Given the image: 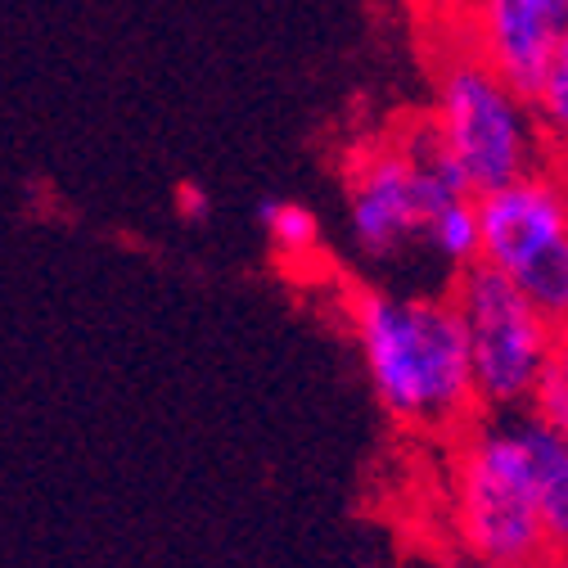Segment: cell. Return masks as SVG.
Wrapping results in <instances>:
<instances>
[{
  "instance_id": "6da1fadb",
  "label": "cell",
  "mask_w": 568,
  "mask_h": 568,
  "mask_svg": "<svg viewBox=\"0 0 568 568\" xmlns=\"http://www.w3.org/2000/svg\"><path fill=\"white\" fill-rule=\"evenodd\" d=\"M352 338L388 419L424 438H460L483 415L460 316L447 294L357 290L347 298Z\"/></svg>"
},
{
  "instance_id": "7a4b0ae2",
  "label": "cell",
  "mask_w": 568,
  "mask_h": 568,
  "mask_svg": "<svg viewBox=\"0 0 568 568\" xmlns=\"http://www.w3.org/2000/svg\"><path fill=\"white\" fill-rule=\"evenodd\" d=\"M456 443V537L474 564L550 568L528 456L510 415H478Z\"/></svg>"
},
{
  "instance_id": "3957f363",
  "label": "cell",
  "mask_w": 568,
  "mask_h": 568,
  "mask_svg": "<svg viewBox=\"0 0 568 568\" xmlns=\"http://www.w3.org/2000/svg\"><path fill=\"white\" fill-rule=\"evenodd\" d=\"M474 194L429 122L402 140H375L347 163V231L366 262H393L424 235V217Z\"/></svg>"
},
{
  "instance_id": "277c9868",
  "label": "cell",
  "mask_w": 568,
  "mask_h": 568,
  "mask_svg": "<svg viewBox=\"0 0 568 568\" xmlns=\"http://www.w3.org/2000/svg\"><path fill=\"white\" fill-rule=\"evenodd\" d=\"M429 126L474 194H487L546 163V140L528 95L515 91L474 50H460L443 63Z\"/></svg>"
},
{
  "instance_id": "5b68a950",
  "label": "cell",
  "mask_w": 568,
  "mask_h": 568,
  "mask_svg": "<svg viewBox=\"0 0 568 568\" xmlns=\"http://www.w3.org/2000/svg\"><path fill=\"white\" fill-rule=\"evenodd\" d=\"M452 275L456 280L447 298L465 329L469 375H474L483 415L524 410L550 366L559 329L519 294V284L510 275L487 266L483 257H474Z\"/></svg>"
},
{
  "instance_id": "8992f818",
  "label": "cell",
  "mask_w": 568,
  "mask_h": 568,
  "mask_svg": "<svg viewBox=\"0 0 568 568\" xmlns=\"http://www.w3.org/2000/svg\"><path fill=\"white\" fill-rule=\"evenodd\" d=\"M478 199V257L510 275L559 329L568 325V176L532 168Z\"/></svg>"
},
{
  "instance_id": "52a82bcc",
  "label": "cell",
  "mask_w": 568,
  "mask_h": 568,
  "mask_svg": "<svg viewBox=\"0 0 568 568\" xmlns=\"http://www.w3.org/2000/svg\"><path fill=\"white\" fill-rule=\"evenodd\" d=\"M469 45L515 91L532 95L555 45L568 37V0H465Z\"/></svg>"
},
{
  "instance_id": "ba28073f",
  "label": "cell",
  "mask_w": 568,
  "mask_h": 568,
  "mask_svg": "<svg viewBox=\"0 0 568 568\" xmlns=\"http://www.w3.org/2000/svg\"><path fill=\"white\" fill-rule=\"evenodd\" d=\"M506 415L515 419L524 456H528V478L537 496V519L546 532L550 568H568V434L537 419L528 406Z\"/></svg>"
},
{
  "instance_id": "9c48e42d",
  "label": "cell",
  "mask_w": 568,
  "mask_h": 568,
  "mask_svg": "<svg viewBox=\"0 0 568 568\" xmlns=\"http://www.w3.org/2000/svg\"><path fill=\"white\" fill-rule=\"evenodd\" d=\"M257 217H262L266 244H271L280 266H290V271L316 266V257L325 253V226H321V217L307 203H298V199H262Z\"/></svg>"
},
{
  "instance_id": "30bf717a",
  "label": "cell",
  "mask_w": 568,
  "mask_h": 568,
  "mask_svg": "<svg viewBox=\"0 0 568 568\" xmlns=\"http://www.w3.org/2000/svg\"><path fill=\"white\" fill-rule=\"evenodd\" d=\"M419 244L452 271L469 266L478 257V199L474 194H456V199L438 203L429 217H424Z\"/></svg>"
},
{
  "instance_id": "8fae6325",
  "label": "cell",
  "mask_w": 568,
  "mask_h": 568,
  "mask_svg": "<svg viewBox=\"0 0 568 568\" xmlns=\"http://www.w3.org/2000/svg\"><path fill=\"white\" fill-rule=\"evenodd\" d=\"M528 104H532V113H537L546 154L568 159V37L555 45L550 63L541 68V78H537Z\"/></svg>"
},
{
  "instance_id": "7c38bea8",
  "label": "cell",
  "mask_w": 568,
  "mask_h": 568,
  "mask_svg": "<svg viewBox=\"0 0 568 568\" xmlns=\"http://www.w3.org/2000/svg\"><path fill=\"white\" fill-rule=\"evenodd\" d=\"M528 410L546 424H555V429L568 434V325H559L555 334V352H550V366L541 375V384L532 388V402Z\"/></svg>"
},
{
  "instance_id": "4fadbf2b",
  "label": "cell",
  "mask_w": 568,
  "mask_h": 568,
  "mask_svg": "<svg viewBox=\"0 0 568 568\" xmlns=\"http://www.w3.org/2000/svg\"><path fill=\"white\" fill-rule=\"evenodd\" d=\"M176 203H181V217H185V222H203L207 212H212V203H207V194H203L199 185H181V190H176Z\"/></svg>"
},
{
  "instance_id": "5bb4252c",
  "label": "cell",
  "mask_w": 568,
  "mask_h": 568,
  "mask_svg": "<svg viewBox=\"0 0 568 568\" xmlns=\"http://www.w3.org/2000/svg\"><path fill=\"white\" fill-rule=\"evenodd\" d=\"M474 568H519V564H474Z\"/></svg>"
}]
</instances>
